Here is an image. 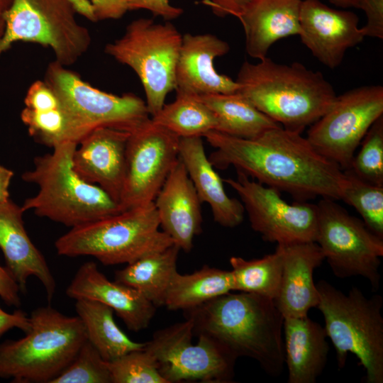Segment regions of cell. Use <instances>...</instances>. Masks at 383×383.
Segmentation results:
<instances>
[{"label": "cell", "instance_id": "60d3db41", "mask_svg": "<svg viewBox=\"0 0 383 383\" xmlns=\"http://www.w3.org/2000/svg\"><path fill=\"white\" fill-rule=\"evenodd\" d=\"M252 0H204L203 4L211 8L218 17L234 16L239 18Z\"/></svg>", "mask_w": 383, "mask_h": 383}, {"label": "cell", "instance_id": "3957f363", "mask_svg": "<svg viewBox=\"0 0 383 383\" xmlns=\"http://www.w3.org/2000/svg\"><path fill=\"white\" fill-rule=\"evenodd\" d=\"M235 82L238 91L261 112L299 133L321 118L337 96L321 72L267 57L255 64L244 62Z\"/></svg>", "mask_w": 383, "mask_h": 383}, {"label": "cell", "instance_id": "ffe728a7", "mask_svg": "<svg viewBox=\"0 0 383 383\" xmlns=\"http://www.w3.org/2000/svg\"><path fill=\"white\" fill-rule=\"evenodd\" d=\"M154 204L162 231L172 239L180 250L190 252L194 236L202 231L201 202L179 158L156 196Z\"/></svg>", "mask_w": 383, "mask_h": 383}, {"label": "cell", "instance_id": "ab89813d", "mask_svg": "<svg viewBox=\"0 0 383 383\" xmlns=\"http://www.w3.org/2000/svg\"><path fill=\"white\" fill-rule=\"evenodd\" d=\"M20 289L9 271L0 265V298L9 306L21 305Z\"/></svg>", "mask_w": 383, "mask_h": 383}, {"label": "cell", "instance_id": "5bb4252c", "mask_svg": "<svg viewBox=\"0 0 383 383\" xmlns=\"http://www.w3.org/2000/svg\"><path fill=\"white\" fill-rule=\"evenodd\" d=\"M236 179H223L238 194L251 228L262 239L277 244L316 242V204L284 201L278 190L250 179L237 171Z\"/></svg>", "mask_w": 383, "mask_h": 383}, {"label": "cell", "instance_id": "4dcf8cb0", "mask_svg": "<svg viewBox=\"0 0 383 383\" xmlns=\"http://www.w3.org/2000/svg\"><path fill=\"white\" fill-rule=\"evenodd\" d=\"M234 291L250 293L274 300L281 283L282 253L277 245L275 252L259 259L245 260L232 256Z\"/></svg>", "mask_w": 383, "mask_h": 383}, {"label": "cell", "instance_id": "2e32d148", "mask_svg": "<svg viewBox=\"0 0 383 383\" xmlns=\"http://www.w3.org/2000/svg\"><path fill=\"white\" fill-rule=\"evenodd\" d=\"M358 23L354 12L332 9L320 0H302L299 35L318 60L333 69L365 38Z\"/></svg>", "mask_w": 383, "mask_h": 383}, {"label": "cell", "instance_id": "836d02e7", "mask_svg": "<svg viewBox=\"0 0 383 383\" xmlns=\"http://www.w3.org/2000/svg\"><path fill=\"white\" fill-rule=\"evenodd\" d=\"M360 145L349 169L362 179L383 186V115L371 126Z\"/></svg>", "mask_w": 383, "mask_h": 383}, {"label": "cell", "instance_id": "f35d334b", "mask_svg": "<svg viewBox=\"0 0 383 383\" xmlns=\"http://www.w3.org/2000/svg\"><path fill=\"white\" fill-rule=\"evenodd\" d=\"M24 104L29 109H43L58 105L59 101L44 80H37L28 89Z\"/></svg>", "mask_w": 383, "mask_h": 383}, {"label": "cell", "instance_id": "4fadbf2b", "mask_svg": "<svg viewBox=\"0 0 383 383\" xmlns=\"http://www.w3.org/2000/svg\"><path fill=\"white\" fill-rule=\"evenodd\" d=\"M382 115L383 87H356L336 96L310 126L306 139L320 155L345 170L369 128Z\"/></svg>", "mask_w": 383, "mask_h": 383}, {"label": "cell", "instance_id": "74e56055", "mask_svg": "<svg viewBox=\"0 0 383 383\" xmlns=\"http://www.w3.org/2000/svg\"><path fill=\"white\" fill-rule=\"evenodd\" d=\"M357 9H362L367 22L360 30L364 37L383 38V0H357Z\"/></svg>", "mask_w": 383, "mask_h": 383}, {"label": "cell", "instance_id": "d590c367", "mask_svg": "<svg viewBox=\"0 0 383 383\" xmlns=\"http://www.w3.org/2000/svg\"><path fill=\"white\" fill-rule=\"evenodd\" d=\"M51 383H111L105 361L87 340L72 362Z\"/></svg>", "mask_w": 383, "mask_h": 383}, {"label": "cell", "instance_id": "d6a6232c", "mask_svg": "<svg viewBox=\"0 0 383 383\" xmlns=\"http://www.w3.org/2000/svg\"><path fill=\"white\" fill-rule=\"evenodd\" d=\"M21 119L27 126L29 135L45 146L52 148L65 142H72L68 118L60 102L55 106L43 109L24 107Z\"/></svg>", "mask_w": 383, "mask_h": 383}, {"label": "cell", "instance_id": "ac0fdd59", "mask_svg": "<svg viewBox=\"0 0 383 383\" xmlns=\"http://www.w3.org/2000/svg\"><path fill=\"white\" fill-rule=\"evenodd\" d=\"M229 50L227 42L213 34L182 35L175 72L177 94L199 96L238 91V84L214 67V60Z\"/></svg>", "mask_w": 383, "mask_h": 383}, {"label": "cell", "instance_id": "f546056e", "mask_svg": "<svg viewBox=\"0 0 383 383\" xmlns=\"http://www.w3.org/2000/svg\"><path fill=\"white\" fill-rule=\"evenodd\" d=\"M151 120L179 138L204 137L218 124L213 112L198 96L179 94Z\"/></svg>", "mask_w": 383, "mask_h": 383}, {"label": "cell", "instance_id": "4316f807", "mask_svg": "<svg viewBox=\"0 0 383 383\" xmlns=\"http://www.w3.org/2000/svg\"><path fill=\"white\" fill-rule=\"evenodd\" d=\"M213 112L216 131L240 138L253 139L282 126L257 109L238 91L198 96Z\"/></svg>", "mask_w": 383, "mask_h": 383}, {"label": "cell", "instance_id": "8d00e7d4", "mask_svg": "<svg viewBox=\"0 0 383 383\" xmlns=\"http://www.w3.org/2000/svg\"><path fill=\"white\" fill-rule=\"evenodd\" d=\"M94 21L118 19L128 11L145 9L165 21L175 19L183 9L170 4V0H89Z\"/></svg>", "mask_w": 383, "mask_h": 383}, {"label": "cell", "instance_id": "7402d4cb", "mask_svg": "<svg viewBox=\"0 0 383 383\" xmlns=\"http://www.w3.org/2000/svg\"><path fill=\"white\" fill-rule=\"evenodd\" d=\"M277 245L282 253V273L276 306L284 318L306 316L319 302L313 272L325 260L323 252L313 241Z\"/></svg>", "mask_w": 383, "mask_h": 383}, {"label": "cell", "instance_id": "9c48e42d", "mask_svg": "<svg viewBox=\"0 0 383 383\" xmlns=\"http://www.w3.org/2000/svg\"><path fill=\"white\" fill-rule=\"evenodd\" d=\"M182 35L170 22L140 18L126 27L123 35L105 47V52L130 67L139 77L150 116L165 104L175 89V72Z\"/></svg>", "mask_w": 383, "mask_h": 383}, {"label": "cell", "instance_id": "d6986e66", "mask_svg": "<svg viewBox=\"0 0 383 383\" xmlns=\"http://www.w3.org/2000/svg\"><path fill=\"white\" fill-rule=\"evenodd\" d=\"M65 293L74 300L96 301L108 306L133 332L148 327L157 308L135 289L109 280L92 261L79 267Z\"/></svg>", "mask_w": 383, "mask_h": 383}, {"label": "cell", "instance_id": "1f68e13d", "mask_svg": "<svg viewBox=\"0 0 383 383\" xmlns=\"http://www.w3.org/2000/svg\"><path fill=\"white\" fill-rule=\"evenodd\" d=\"M343 171L346 183L340 200L354 207L366 226L383 238V186L360 178L350 169Z\"/></svg>", "mask_w": 383, "mask_h": 383}, {"label": "cell", "instance_id": "7bdbcfd3", "mask_svg": "<svg viewBox=\"0 0 383 383\" xmlns=\"http://www.w3.org/2000/svg\"><path fill=\"white\" fill-rule=\"evenodd\" d=\"M13 176L11 170L0 165V204L10 199L9 188Z\"/></svg>", "mask_w": 383, "mask_h": 383}, {"label": "cell", "instance_id": "cb8c5ba5", "mask_svg": "<svg viewBox=\"0 0 383 383\" xmlns=\"http://www.w3.org/2000/svg\"><path fill=\"white\" fill-rule=\"evenodd\" d=\"M324 327L308 315L284 318V362L288 383H315L327 362L329 345Z\"/></svg>", "mask_w": 383, "mask_h": 383}, {"label": "cell", "instance_id": "52a82bcc", "mask_svg": "<svg viewBox=\"0 0 383 383\" xmlns=\"http://www.w3.org/2000/svg\"><path fill=\"white\" fill-rule=\"evenodd\" d=\"M154 201L71 228L55 242L58 255L91 256L104 265L130 264L172 245L159 230Z\"/></svg>", "mask_w": 383, "mask_h": 383}, {"label": "cell", "instance_id": "b9f144b4", "mask_svg": "<svg viewBox=\"0 0 383 383\" xmlns=\"http://www.w3.org/2000/svg\"><path fill=\"white\" fill-rule=\"evenodd\" d=\"M14 328L27 333L30 328V318L21 310L8 313L0 306V338Z\"/></svg>", "mask_w": 383, "mask_h": 383}, {"label": "cell", "instance_id": "e0dca14e", "mask_svg": "<svg viewBox=\"0 0 383 383\" xmlns=\"http://www.w3.org/2000/svg\"><path fill=\"white\" fill-rule=\"evenodd\" d=\"M129 135V132L109 127L96 128L79 143L72 157L77 174L101 187L118 205L126 174Z\"/></svg>", "mask_w": 383, "mask_h": 383}, {"label": "cell", "instance_id": "83f0119b", "mask_svg": "<svg viewBox=\"0 0 383 383\" xmlns=\"http://www.w3.org/2000/svg\"><path fill=\"white\" fill-rule=\"evenodd\" d=\"M77 316L86 332L87 340L106 362L144 348L145 343L133 341L118 326L112 309L100 302L87 299L75 300Z\"/></svg>", "mask_w": 383, "mask_h": 383}, {"label": "cell", "instance_id": "f1b7e54d", "mask_svg": "<svg viewBox=\"0 0 383 383\" xmlns=\"http://www.w3.org/2000/svg\"><path fill=\"white\" fill-rule=\"evenodd\" d=\"M234 291L231 271L209 265L191 274L174 276L168 289L165 306L186 311Z\"/></svg>", "mask_w": 383, "mask_h": 383}, {"label": "cell", "instance_id": "d4e9b609", "mask_svg": "<svg viewBox=\"0 0 383 383\" xmlns=\"http://www.w3.org/2000/svg\"><path fill=\"white\" fill-rule=\"evenodd\" d=\"M302 0H252L239 17L249 56L266 57L277 40L299 33Z\"/></svg>", "mask_w": 383, "mask_h": 383}, {"label": "cell", "instance_id": "6da1fadb", "mask_svg": "<svg viewBox=\"0 0 383 383\" xmlns=\"http://www.w3.org/2000/svg\"><path fill=\"white\" fill-rule=\"evenodd\" d=\"M204 137L215 148L209 157L213 167L223 170L233 166L296 201L341 199L346 183L344 171L320 155L301 133L278 126L253 139L216 131Z\"/></svg>", "mask_w": 383, "mask_h": 383}, {"label": "cell", "instance_id": "8992f818", "mask_svg": "<svg viewBox=\"0 0 383 383\" xmlns=\"http://www.w3.org/2000/svg\"><path fill=\"white\" fill-rule=\"evenodd\" d=\"M325 331L336 354L338 370L348 353L365 369L367 383H383V299L367 297L357 287L346 294L326 280L316 284Z\"/></svg>", "mask_w": 383, "mask_h": 383}, {"label": "cell", "instance_id": "ee69618b", "mask_svg": "<svg viewBox=\"0 0 383 383\" xmlns=\"http://www.w3.org/2000/svg\"><path fill=\"white\" fill-rule=\"evenodd\" d=\"M13 0H0V39L5 30V14L10 8Z\"/></svg>", "mask_w": 383, "mask_h": 383}, {"label": "cell", "instance_id": "ba28073f", "mask_svg": "<svg viewBox=\"0 0 383 383\" xmlns=\"http://www.w3.org/2000/svg\"><path fill=\"white\" fill-rule=\"evenodd\" d=\"M44 82L65 112L72 140L77 145L96 128L131 133L150 118L145 101L139 96L103 91L55 60L48 65Z\"/></svg>", "mask_w": 383, "mask_h": 383}, {"label": "cell", "instance_id": "f6af8a7d", "mask_svg": "<svg viewBox=\"0 0 383 383\" xmlns=\"http://www.w3.org/2000/svg\"><path fill=\"white\" fill-rule=\"evenodd\" d=\"M332 4L342 8H357V0H329Z\"/></svg>", "mask_w": 383, "mask_h": 383}, {"label": "cell", "instance_id": "8fae6325", "mask_svg": "<svg viewBox=\"0 0 383 383\" xmlns=\"http://www.w3.org/2000/svg\"><path fill=\"white\" fill-rule=\"evenodd\" d=\"M335 201L321 198L316 204V243L335 276L340 279L362 277L375 292L381 280L383 238Z\"/></svg>", "mask_w": 383, "mask_h": 383}, {"label": "cell", "instance_id": "484cf974", "mask_svg": "<svg viewBox=\"0 0 383 383\" xmlns=\"http://www.w3.org/2000/svg\"><path fill=\"white\" fill-rule=\"evenodd\" d=\"M179 250L173 244L146 255L116 271L114 281L135 289L156 307L165 306L168 289L177 272Z\"/></svg>", "mask_w": 383, "mask_h": 383}, {"label": "cell", "instance_id": "7c38bea8", "mask_svg": "<svg viewBox=\"0 0 383 383\" xmlns=\"http://www.w3.org/2000/svg\"><path fill=\"white\" fill-rule=\"evenodd\" d=\"M193 324L189 318L157 331L144 349L155 360L167 383L232 382L237 360L211 338L200 335L192 343Z\"/></svg>", "mask_w": 383, "mask_h": 383}, {"label": "cell", "instance_id": "603a6c76", "mask_svg": "<svg viewBox=\"0 0 383 383\" xmlns=\"http://www.w3.org/2000/svg\"><path fill=\"white\" fill-rule=\"evenodd\" d=\"M179 158L200 201L210 206L213 220L226 228L239 226L244 218V206L226 194L223 179L206 155L202 137L179 138Z\"/></svg>", "mask_w": 383, "mask_h": 383}, {"label": "cell", "instance_id": "9a60e30c", "mask_svg": "<svg viewBox=\"0 0 383 383\" xmlns=\"http://www.w3.org/2000/svg\"><path fill=\"white\" fill-rule=\"evenodd\" d=\"M179 142L177 135L151 118L130 133L119 201L122 211L154 201L179 159Z\"/></svg>", "mask_w": 383, "mask_h": 383}, {"label": "cell", "instance_id": "7a4b0ae2", "mask_svg": "<svg viewBox=\"0 0 383 383\" xmlns=\"http://www.w3.org/2000/svg\"><path fill=\"white\" fill-rule=\"evenodd\" d=\"M183 311L194 335L211 338L237 359L255 360L272 377L282 372L284 317L273 299L229 292Z\"/></svg>", "mask_w": 383, "mask_h": 383}, {"label": "cell", "instance_id": "e575fe53", "mask_svg": "<svg viewBox=\"0 0 383 383\" xmlns=\"http://www.w3.org/2000/svg\"><path fill=\"white\" fill-rule=\"evenodd\" d=\"M111 383H167L144 348L107 362Z\"/></svg>", "mask_w": 383, "mask_h": 383}, {"label": "cell", "instance_id": "30bf717a", "mask_svg": "<svg viewBox=\"0 0 383 383\" xmlns=\"http://www.w3.org/2000/svg\"><path fill=\"white\" fill-rule=\"evenodd\" d=\"M72 0H13L5 14L0 55L18 41L50 48L63 66L76 62L91 44L89 30L75 18Z\"/></svg>", "mask_w": 383, "mask_h": 383}, {"label": "cell", "instance_id": "277c9868", "mask_svg": "<svg viewBox=\"0 0 383 383\" xmlns=\"http://www.w3.org/2000/svg\"><path fill=\"white\" fill-rule=\"evenodd\" d=\"M77 144L65 142L52 152L35 157L23 181L38 186V192L25 200L24 212L73 228L121 212L118 204L104 189L84 181L73 168Z\"/></svg>", "mask_w": 383, "mask_h": 383}, {"label": "cell", "instance_id": "44dd1931", "mask_svg": "<svg viewBox=\"0 0 383 383\" xmlns=\"http://www.w3.org/2000/svg\"><path fill=\"white\" fill-rule=\"evenodd\" d=\"M24 211L11 199L0 204V249L8 269L25 293L30 277L43 286L49 302L55 296L56 282L43 254L29 238L23 224Z\"/></svg>", "mask_w": 383, "mask_h": 383}, {"label": "cell", "instance_id": "5b68a950", "mask_svg": "<svg viewBox=\"0 0 383 383\" xmlns=\"http://www.w3.org/2000/svg\"><path fill=\"white\" fill-rule=\"evenodd\" d=\"M30 330L18 340L0 343V377L13 382L51 383L74 359L87 340L76 316L50 306L30 314Z\"/></svg>", "mask_w": 383, "mask_h": 383}]
</instances>
